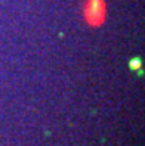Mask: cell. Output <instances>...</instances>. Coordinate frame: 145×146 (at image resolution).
<instances>
[{
    "instance_id": "obj_2",
    "label": "cell",
    "mask_w": 145,
    "mask_h": 146,
    "mask_svg": "<svg viewBox=\"0 0 145 146\" xmlns=\"http://www.w3.org/2000/svg\"><path fill=\"white\" fill-rule=\"evenodd\" d=\"M138 66H141L139 59H133V62L130 64V68H132V70H138Z\"/></svg>"
},
{
    "instance_id": "obj_1",
    "label": "cell",
    "mask_w": 145,
    "mask_h": 146,
    "mask_svg": "<svg viewBox=\"0 0 145 146\" xmlns=\"http://www.w3.org/2000/svg\"><path fill=\"white\" fill-rule=\"evenodd\" d=\"M84 18L92 27H99L105 19V2L104 0H88L84 6Z\"/></svg>"
}]
</instances>
